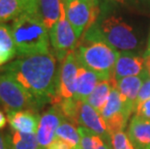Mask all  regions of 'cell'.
Returning <instances> with one entry per match:
<instances>
[{"label":"cell","instance_id":"6da1fadb","mask_svg":"<svg viewBox=\"0 0 150 149\" xmlns=\"http://www.w3.org/2000/svg\"><path fill=\"white\" fill-rule=\"evenodd\" d=\"M1 72L10 75L29 93L38 109L57 103L59 68L50 52L21 56L3 66Z\"/></svg>","mask_w":150,"mask_h":149},{"label":"cell","instance_id":"7a4b0ae2","mask_svg":"<svg viewBox=\"0 0 150 149\" xmlns=\"http://www.w3.org/2000/svg\"><path fill=\"white\" fill-rule=\"evenodd\" d=\"M82 35L81 43L78 44L75 49L78 62L103 80H110L119 54L118 50L102 39L96 23L87 28Z\"/></svg>","mask_w":150,"mask_h":149},{"label":"cell","instance_id":"3957f363","mask_svg":"<svg viewBox=\"0 0 150 149\" xmlns=\"http://www.w3.org/2000/svg\"><path fill=\"white\" fill-rule=\"evenodd\" d=\"M17 55L28 56L50 52V31L37 14L27 13L10 25Z\"/></svg>","mask_w":150,"mask_h":149},{"label":"cell","instance_id":"277c9868","mask_svg":"<svg viewBox=\"0 0 150 149\" xmlns=\"http://www.w3.org/2000/svg\"><path fill=\"white\" fill-rule=\"evenodd\" d=\"M97 28L102 39L116 50L131 52L139 46V40L133 28L120 17L110 16L97 24Z\"/></svg>","mask_w":150,"mask_h":149},{"label":"cell","instance_id":"5b68a950","mask_svg":"<svg viewBox=\"0 0 150 149\" xmlns=\"http://www.w3.org/2000/svg\"><path fill=\"white\" fill-rule=\"evenodd\" d=\"M0 106L9 110L38 109L33 98L18 82L6 73H0Z\"/></svg>","mask_w":150,"mask_h":149},{"label":"cell","instance_id":"8992f818","mask_svg":"<svg viewBox=\"0 0 150 149\" xmlns=\"http://www.w3.org/2000/svg\"><path fill=\"white\" fill-rule=\"evenodd\" d=\"M65 14L78 39H81L84 31L97 23L100 8L92 7L81 0H66Z\"/></svg>","mask_w":150,"mask_h":149},{"label":"cell","instance_id":"52a82bcc","mask_svg":"<svg viewBox=\"0 0 150 149\" xmlns=\"http://www.w3.org/2000/svg\"><path fill=\"white\" fill-rule=\"evenodd\" d=\"M50 41L52 49L55 52L56 57L63 61L68 53L74 52L78 46V37L66 18V14L50 28Z\"/></svg>","mask_w":150,"mask_h":149},{"label":"cell","instance_id":"ba28073f","mask_svg":"<svg viewBox=\"0 0 150 149\" xmlns=\"http://www.w3.org/2000/svg\"><path fill=\"white\" fill-rule=\"evenodd\" d=\"M78 72L79 62L74 50L68 53L59 67L56 104L63 100H70L75 98L76 83H78Z\"/></svg>","mask_w":150,"mask_h":149},{"label":"cell","instance_id":"9c48e42d","mask_svg":"<svg viewBox=\"0 0 150 149\" xmlns=\"http://www.w3.org/2000/svg\"><path fill=\"white\" fill-rule=\"evenodd\" d=\"M102 117L106 122L110 135L117 132L124 131L128 122V116L123 109V105L120 99V94L116 85L111 90L106 106L101 112Z\"/></svg>","mask_w":150,"mask_h":149},{"label":"cell","instance_id":"30bf717a","mask_svg":"<svg viewBox=\"0 0 150 149\" xmlns=\"http://www.w3.org/2000/svg\"><path fill=\"white\" fill-rule=\"evenodd\" d=\"M64 120L65 118L56 105H53L41 115L36 133L39 149H47L55 138L58 127Z\"/></svg>","mask_w":150,"mask_h":149},{"label":"cell","instance_id":"8fae6325","mask_svg":"<svg viewBox=\"0 0 150 149\" xmlns=\"http://www.w3.org/2000/svg\"><path fill=\"white\" fill-rule=\"evenodd\" d=\"M148 78L146 71L142 75L135 77L124 78L116 81V87L120 94V99L123 105V109L126 115L130 118L135 112V104L138 98L139 92L143 82Z\"/></svg>","mask_w":150,"mask_h":149},{"label":"cell","instance_id":"7c38bea8","mask_svg":"<svg viewBox=\"0 0 150 149\" xmlns=\"http://www.w3.org/2000/svg\"><path fill=\"white\" fill-rule=\"evenodd\" d=\"M145 72L144 56L131 52H119L114 66L112 78L115 81L128 77L142 75Z\"/></svg>","mask_w":150,"mask_h":149},{"label":"cell","instance_id":"4fadbf2b","mask_svg":"<svg viewBox=\"0 0 150 149\" xmlns=\"http://www.w3.org/2000/svg\"><path fill=\"white\" fill-rule=\"evenodd\" d=\"M78 122L79 127H84L111 142V138L108 133L107 124L101 113L98 112L93 107H91L86 102L79 101Z\"/></svg>","mask_w":150,"mask_h":149},{"label":"cell","instance_id":"5bb4252c","mask_svg":"<svg viewBox=\"0 0 150 149\" xmlns=\"http://www.w3.org/2000/svg\"><path fill=\"white\" fill-rule=\"evenodd\" d=\"M7 120L14 131L23 134H36L40 122V115L32 109L9 110Z\"/></svg>","mask_w":150,"mask_h":149},{"label":"cell","instance_id":"9a60e30c","mask_svg":"<svg viewBox=\"0 0 150 149\" xmlns=\"http://www.w3.org/2000/svg\"><path fill=\"white\" fill-rule=\"evenodd\" d=\"M27 13L37 14V0H0V23L13 21Z\"/></svg>","mask_w":150,"mask_h":149},{"label":"cell","instance_id":"2e32d148","mask_svg":"<svg viewBox=\"0 0 150 149\" xmlns=\"http://www.w3.org/2000/svg\"><path fill=\"white\" fill-rule=\"evenodd\" d=\"M66 0H37V16L47 30L65 14Z\"/></svg>","mask_w":150,"mask_h":149},{"label":"cell","instance_id":"e0dca14e","mask_svg":"<svg viewBox=\"0 0 150 149\" xmlns=\"http://www.w3.org/2000/svg\"><path fill=\"white\" fill-rule=\"evenodd\" d=\"M127 135L135 149H150V120L134 115Z\"/></svg>","mask_w":150,"mask_h":149},{"label":"cell","instance_id":"ac0fdd59","mask_svg":"<svg viewBox=\"0 0 150 149\" xmlns=\"http://www.w3.org/2000/svg\"><path fill=\"white\" fill-rule=\"evenodd\" d=\"M101 81H103V78L98 74L83 67L79 63L78 83H76V91L74 99L76 101L85 102Z\"/></svg>","mask_w":150,"mask_h":149},{"label":"cell","instance_id":"d6986e66","mask_svg":"<svg viewBox=\"0 0 150 149\" xmlns=\"http://www.w3.org/2000/svg\"><path fill=\"white\" fill-rule=\"evenodd\" d=\"M115 85L116 81L112 78L110 80L101 81L95 87L93 92L89 95L85 102L90 105L91 107H93L98 112L101 113L108 102L111 90Z\"/></svg>","mask_w":150,"mask_h":149},{"label":"cell","instance_id":"ffe728a7","mask_svg":"<svg viewBox=\"0 0 150 149\" xmlns=\"http://www.w3.org/2000/svg\"><path fill=\"white\" fill-rule=\"evenodd\" d=\"M17 55L11 27L6 23H0V67L10 63Z\"/></svg>","mask_w":150,"mask_h":149},{"label":"cell","instance_id":"44dd1931","mask_svg":"<svg viewBox=\"0 0 150 149\" xmlns=\"http://www.w3.org/2000/svg\"><path fill=\"white\" fill-rule=\"evenodd\" d=\"M79 149H112L111 142L82 126L79 127Z\"/></svg>","mask_w":150,"mask_h":149},{"label":"cell","instance_id":"7402d4cb","mask_svg":"<svg viewBox=\"0 0 150 149\" xmlns=\"http://www.w3.org/2000/svg\"><path fill=\"white\" fill-rule=\"evenodd\" d=\"M6 137L8 149H39L36 134H23L11 130Z\"/></svg>","mask_w":150,"mask_h":149},{"label":"cell","instance_id":"603a6c76","mask_svg":"<svg viewBox=\"0 0 150 149\" xmlns=\"http://www.w3.org/2000/svg\"><path fill=\"white\" fill-rule=\"evenodd\" d=\"M79 127H76L68 120H64L58 127L55 133V138L62 139L70 144L74 145L75 147L79 148L81 143V137L79 133Z\"/></svg>","mask_w":150,"mask_h":149},{"label":"cell","instance_id":"cb8c5ba5","mask_svg":"<svg viewBox=\"0 0 150 149\" xmlns=\"http://www.w3.org/2000/svg\"><path fill=\"white\" fill-rule=\"evenodd\" d=\"M110 138L112 149H135L128 135L124 131L117 132L115 134L111 135Z\"/></svg>","mask_w":150,"mask_h":149},{"label":"cell","instance_id":"d4e9b609","mask_svg":"<svg viewBox=\"0 0 150 149\" xmlns=\"http://www.w3.org/2000/svg\"><path fill=\"white\" fill-rule=\"evenodd\" d=\"M149 99H150V78L148 77L145 80V81L143 82L142 86L139 92L138 98H137L135 104V110L139 106H140L142 103H144L145 101H147Z\"/></svg>","mask_w":150,"mask_h":149},{"label":"cell","instance_id":"484cf974","mask_svg":"<svg viewBox=\"0 0 150 149\" xmlns=\"http://www.w3.org/2000/svg\"><path fill=\"white\" fill-rule=\"evenodd\" d=\"M135 115L142 117L143 119L150 120V99L137 107L135 110Z\"/></svg>","mask_w":150,"mask_h":149},{"label":"cell","instance_id":"4316f807","mask_svg":"<svg viewBox=\"0 0 150 149\" xmlns=\"http://www.w3.org/2000/svg\"><path fill=\"white\" fill-rule=\"evenodd\" d=\"M47 149H79V148L75 147L74 145L70 144L69 142H66L64 141H62V139L54 138L53 141L50 143Z\"/></svg>","mask_w":150,"mask_h":149},{"label":"cell","instance_id":"83f0119b","mask_svg":"<svg viewBox=\"0 0 150 149\" xmlns=\"http://www.w3.org/2000/svg\"><path fill=\"white\" fill-rule=\"evenodd\" d=\"M0 149H8V141L6 134L0 132Z\"/></svg>","mask_w":150,"mask_h":149},{"label":"cell","instance_id":"f1b7e54d","mask_svg":"<svg viewBox=\"0 0 150 149\" xmlns=\"http://www.w3.org/2000/svg\"><path fill=\"white\" fill-rule=\"evenodd\" d=\"M144 65L145 71L147 73L148 77L150 78V54H145L144 53Z\"/></svg>","mask_w":150,"mask_h":149},{"label":"cell","instance_id":"f546056e","mask_svg":"<svg viewBox=\"0 0 150 149\" xmlns=\"http://www.w3.org/2000/svg\"><path fill=\"white\" fill-rule=\"evenodd\" d=\"M7 116H6L4 113H3L2 110H0V129L4 128L6 123H7Z\"/></svg>","mask_w":150,"mask_h":149},{"label":"cell","instance_id":"4dcf8cb0","mask_svg":"<svg viewBox=\"0 0 150 149\" xmlns=\"http://www.w3.org/2000/svg\"><path fill=\"white\" fill-rule=\"evenodd\" d=\"M81 1L86 2L87 4H89L90 6H92V7H99L98 0H81Z\"/></svg>","mask_w":150,"mask_h":149},{"label":"cell","instance_id":"1f68e13d","mask_svg":"<svg viewBox=\"0 0 150 149\" xmlns=\"http://www.w3.org/2000/svg\"><path fill=\"white\" fill-rule=\"evenodd\" d=\"M111 3H115V4H127L129 0H107Z\"/></svg>","mask_w":150,"mask_h":149},{"label":"cell","instance_id":"d6a6232c","mask_svg":"<svg viewBox=\"0 0 150 149\" xmlns=\"http://www.w3.org/2000/svg\"><path fill=\"white\" fill-rule=\"evenodd\" d=\"M145 54H150V32H149V37H148V42H147V49H146Z\"/></svg>","mask_w":150,"mask_h":149}]
</instances>
